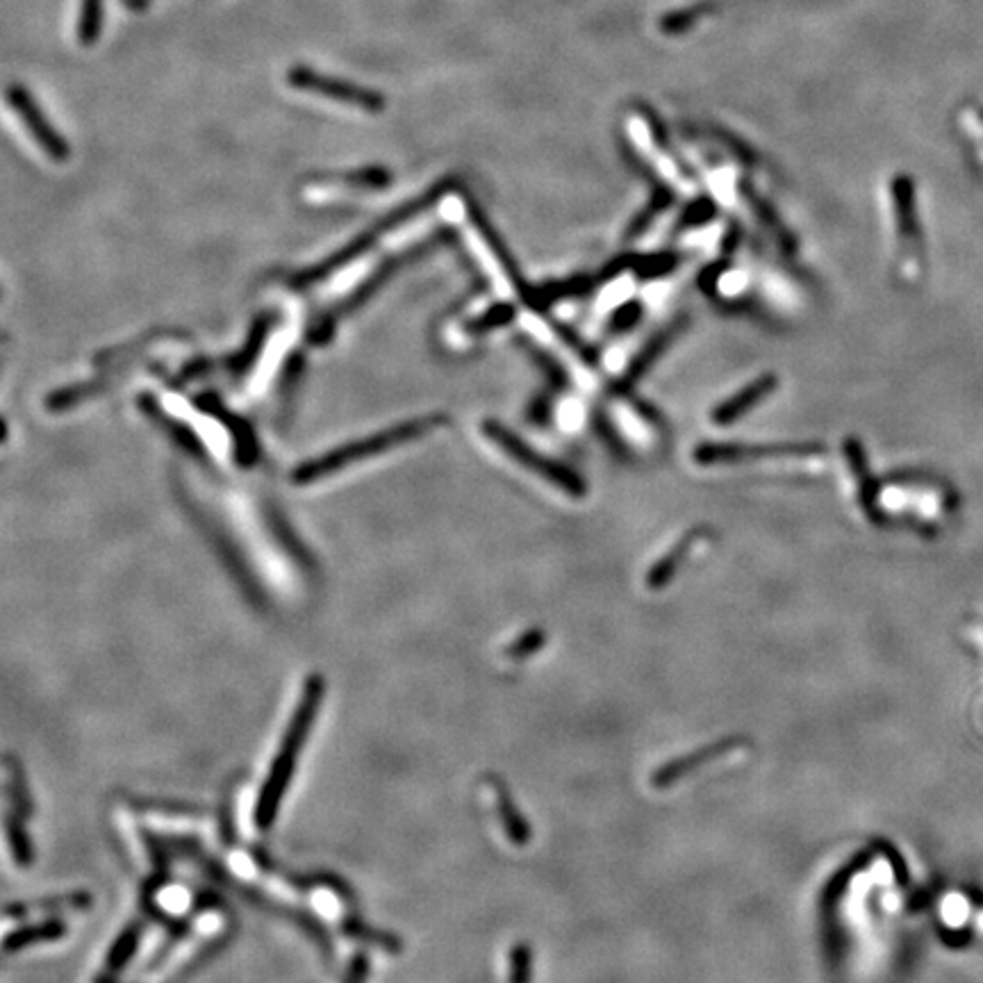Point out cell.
I'll return each instance as SVG.
<instances>
[{
    "mask_svg": "<svg viewBox=\"0 0 983 983\" xmlns=\"http://www.w3.org/2000/svg\"><path fill=\"white\" fill-rule=\"evenodd\" d=\"M321 692H323L321 678L312 676L306 684L304 699H300V703H298V711H296V715H294V720H292V724L287 728L283 747H281L279 755H275V761L271 765V772H269V776L265 781V788L260 792L258 811H256V822H258L260 828H269L273 824V820H275V813H279V806H281V799L285 795L287 781L294 774L300 747H304V742H306V738L310 734V726L315 722L319 701H321Z\"/></svg>",
    "mask_w": 983,
    "mask_h": 983,
    "instance_id": "cell-1",
    "label": "cell"
},
{
    "mask_svg": "<svg viewBox=\"0 0 983 983\" xmlns=\"http://www.w3.org/2000/svg\"><path fill=\"white\" fill-rule=\"evenodd\" d=\"M287 85L298 91H308V94L331 98V100H337V103L360 108L371 114L383 112L388 106V100L381 91H376L371 87H363L351 81L333 78V75L319 73L317 69H310L306 64H296L287 71Z\"/></svg>",
    "mask_w": 983,
    "mask_h": 983,
    "instance_id": "cell-2",
    "label": "cell"
},
{
    "mask_svg": "<svg viewBox=\"0 0 983 983\" xmlns=\"http://www.w3.org/2000/svg\"><path fill=\"white\" fill-rule=\"evenodd\" d=\"M8 100L16 110V114L23 119L25 128H28V133L35 137V142L41 146L46 156H50L53 160H64L69 156V146H66L64 137L53 128V125H50V121L44 116L41 108L35 103V98L30 96L28 89H25L23 85H10Z\"/></svg>",
    "mask_w": 983,
    "mask_h": 983,
    "instance_id": "cell-3",
    "label": "cell"
},
{
    "mask_svg": "<svg viewBox=\"0 0 983 983\" xmlns=\"http://www.w3.org/2000/svg\"><path fill=\"white\" fill-rule=\"evenodd\" d=\"M740 745H745L742 738H722V740H717L713 745H705L699 751H692L688 755H680V759L669 761L659 772H653L651 784H653V788H667V786L674 784V781L684 778L686 774L699 770L705 761H717V759H722L724 753L738 749Z\"/></svg>",
    "mask_w": 983,
    "mask_h": 983,
    "instance_id": "cell-4",
    "label": "cell"
},
{
    "mask_svg": "<svg viewBox=\"0 0 983 983\" xmlns=\"http://www.w3.org/2000/svg\"><path fill=\"white\" fill-rule=\"evenodd\" d=\"M492 788L496 792V811H499L503 828H506L508 840L517 847H524L531 843V826L524 822L521 813L517 811V806L513 803V795L508 792L506 786H503V781L492 778Z\"/></svg>",
    "mask_w": 983,
    "mask_h": 983,
    "instance_id": "cell-5",
    "label": "cell"
},
{
    "mask_svg": "<svg viewBox=\"0 0 983 983\" xmlns=\"http://www.w3.org/2000/svg\"><path fill=\"white\" fill-rule=\"evenodd\" d=\"M62 934H64V924H62V922H46V924H39V926L19 929V931H14L12 936H8V941H5V951L23 949V947L33 945L35 941H37V943H41V941H56V938H60Z\"/></svg>",
    "mask_w": 983,
    "mask_h": 983,
    "instance_id": "cell-6",
    "label": "cell"
},
{
    "mask_svg": "<svg viewBox=\"0 0 983 983\" xmlns=\"http://www.w3.org/2000/svg\"><path fill=\"white\" fill-rule=\"evenodd\" d=\"M103 30V0H83L78 19V39L83 46H94Z\"/></svg>",
    "mask_w": 983,
    "mask_h": 983,
    "instance_id": "cell-7",
    "label": "cell"
},
{
    "mask_svg": "<svg viewBox=\"0 0 983 983\" xmlns=\"http://www.w3.org/2000/svg\"><path fill=\"white\" fill-rule=\"evenodd\" d=\"M511 983H531L533 976V949L531 945H515L511 954Z\"/></svg>",
    "mask_w": 983,
    "mask_h": 983,
    "instance_id": "cell-8",
    "label": "cell"
},
{
    "mask_svg": "<svg viewBox=\"0 0 983 983\" xmlns=\"http://www.w3.org/2000/svg\"><path fill=\"white\" fill-rule=\"evenodd\" d=\"M91 904L89 895H71V897H60V899H41V901H33V904H21V906H10V916H19V913H28V911H50L58 909V906H78V909H85V906Z\"/></svg>",
    "mask_w": 983,
    "mask_h": 983,
    "instance_id": "cell-9",
    "label": "cell"
},
{
    "mask_svg": "<svg viewBox=\"0 0 983 983\" xmlns=\"http://www.w3.org/2000/svg\"><path fill=\"white\" fill-rule=\"evenodd\" d=\"M703 12H705V8H690V10H680V12L667 14V16L663 19V23H661V28H663L667 35H680V33L690 30L692 25L697 23V19H699Z\"/></svg>",
    "mask_w": 983,
    "mask_h": 983,
    "instance_id": "cell-10",
    "label": "cell"
},
{
    "mask_svg": "<svg viewBox=\"0 0 983 983\" xmlns=\"http://www.w3.org/2000/svg\"><path fill=\"white\" fill-rule=\"evenodd\" d=\"M135 945H137V929L135 926H131L128 931H125V934L121 936V941H119V945H116V949L112 951V956L108 959V972H116V970H121L123 968V963L131 959V954L135 951Z\"/></svg>",
    "mask_w": 983,
    "mask_h": 983,
    "instance_id": "cell-11",
    "label": "cell"
},
{
    "mask_svg": "<svg viewBox=\"0 0 983 983\" xmlns=\"http://www.w3.org/2000/svg\"><path fill=\"white\" fill-rule=\"evenodd\" d=\"M542 642H544V638L540 636V634H536V636H524L511 651L517 655H526V653H533L536 649H540L542 647Z\"/></svg>",
    "mask_w": 983,
    "mask_h": 983,
    "instance_id": "cell-12",
    "label": "cell"
},
{
    "mask_svg": "<svg viewBox=\"0 0 983 983\" xmlns=\"http://www.w3.org/2000/svg\"><path fill=\"white\" fill-rule=\"evenodd\" d=\"M365 974H367V963H363V959H358L356 963H353L351 976H348L346 983H363V981H365Z\"/></svg>",
    "mask_w": 983,
    "mask_h": 983,
    "instance_id": "cell-13",
    "label": "cell"
}]
</instances>
